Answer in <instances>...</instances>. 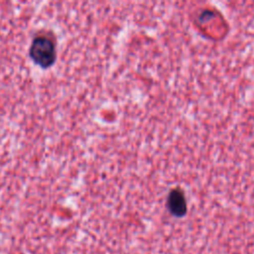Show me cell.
Returning <instances> with one entry per match:
<instances>
[{
	"label": "cell",
	"instance_id": "obj_1",
	"mask_svg": "<svg viewBox=\"0 0 254 254\" xmlns=\"http://www.w3.org/2000/svg\"><path fill=\"white\" fill-rule=\"evenodd\" d=\"M30 56L40 66H51L56 60V48L54 41L46 35L36 36L30 47Z\"/></svg>",
	"mask_w": 254,
	"mask_h": 254
},
{
	"label": "cell",
	"instance_id": "obj_2",
	"mask_svg": "<svg viewBox=\"0 0 254 254\" xmlns=\"http://www.w3.org/2000/svg\"><path fill=\"white\" fill-rule=\"evenodd\" d=\"M167 206L174 216L183 217L187 213V200L184 192L179 189L171 190L168 196Z\"/></svg>",
	"mask_w": 254,
	"mask_h": 254
}]
</instances>
